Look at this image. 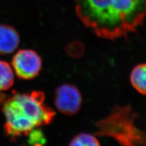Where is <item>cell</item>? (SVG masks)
Here are the masks:
<instances>
[{"instance_id":"obj_7","label":"cell","mask_w":146,"mask_h":146,"mask_svg":"<svg viewBox=\"0 0 146 146\" xmlns=\"http://www.w3.org/2000/svg\"><path fill=\"white\" fill-rule=\"evenodd\" d=\"M130 80L136 91L146 96V63L138 64L132 69Z\"/></svg>"},{"instance_id":"obj_9","label":"cell","mask_w":146,"mask_h":146,"mask_svg":"<svg viewBox=\"0 0 146 146\" xmlns=\"http://www.w3.org/2000/svg\"><path fill=\"white\" fill-rule=\"evenodd\" d=\"M69 146H101L95 136L90 133H82L75 136Z\"/></svg>"},{"instance_id":"obj_2","label":"cell","mask_w":146,"mask_h":146,"mask_svg":"<svg viewBox=\"0 0 146 146\" xmlns=\"http://www.w3.org/2000/svg\"><path fill=\"white\" fill-rule=\"evenodd\" d=\"M44 99V93L40 91L13 93L10 96L0 93L6 135L15 140L51 123L56 113L45 104Z\"/></svg>"},{"instance_id":"obj_6","label":"cell","mask_w":146,"mask_h":146,"mask_svg":"<svg viewBox=\"0 0 146 146\" xmlns=\"http://www.w3.org/2000/svg\"><path fill=\"white\" fill-rule=\"evenodd\" d=\"M20 42V35L14 27L6 24L0 25V55L13 53Z\"/></svg>"},{"instance_id":"obj_1","label":"cell","mask_w":146,"mask_h":146,"mask_svg":"<svg viewBox=\"0 0 146 146\" xmlns=\"http://www.w3.org/2000/svg\"><path fill=\"white\" fill-rule=\"evenodd\" d=\"M75 9L84 26L111 40L127 38L146 18V0H75Z\"/></svg>"},{"instance_id":"obj_3","label":"cell","mask_w":146,"mask_h":146,"mask_svg":"<svg viewBox=\"0 0 146 146\" xmlns=\"http://www.w3.org/2000/svg\"><path fill=\"white\" fill-rule=\"evenodd\" d=\"M137 114L130 106H116L96 124V135L110 137L121 146H146V132L135 124Z\"/></svg>"},{"instance_id":"obj_5","label":"cell","mask_w":146,"mask_h":146,"mask_svg":"<svg viewBox=\"0 0 146 146\" xmlns=\"http://www.w3.org/2000/svg\"><path fill=\"white\" fill-rule=\"evenodd\" d=\"M82 97L79 89L72 84H65L57 88L54 94V104L60 113L72 116L82 107Z\"/></svg>"},{"instance_id":"obj_4","label":"cell","mask_w":146,"mask_h":146,"mask_svg":"<svg viewBox=\"0 0 146 146\" xmlns=\"http://www.w3.org/2000/svg\"><path fill=\"white\" fill-rule=\"evenodd\" d=\"M12 67L18 78L31 80L37 76L42 70V59L33 49H20L12 57Z\"/></svg>"},{"instance_id":"obj_8","label":"cell","mask_w":146,"mask_h":146,"mask_svg":"<svg viewBox=\"0 0 146 146\" xmlns=\"http://www.w3.org/2000/svg\"><path fill=\"white\" fill-rule=\"evenodd\" d=\"M14 71L8 62L0 60V92L10 89L14 84Z\"/></svg>"}]
</instances>
